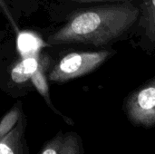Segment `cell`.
<instances>
[{
	"label": "cell",
	"instance_id": "1",
	"mask_svg": "<svg viewBox=\"0 0 155 154\" xmlns=\"http://www.w3.org/2000/svg\"><path fill=\"white\" fill-rule=\"evenodd\" d=\"M138 3H106L77 7L57 18L63 24L47 37L48 45L84 44L104 46L137 30Z\"/></svg>",
	"mask_w": 155,
	"mask_h": 154
},
{
	"label": "cell",
	"instance_id": "2",
	"mask_svg": "<svg viewBox=\"0 0 155 154\" xmlns=\"http://www.w3.org/2000/svg\"><path fill=\"white\" fill-rule=\"evenodd\" d=\"M114 53L110 50L70 53L53 67L48 78L54 83H64L81 77L97 69Z\"/></svg>",
	"mask_w": 155,
	"mask_h": 154
},
{
	"label": "cell",
	"instance_id": "3",
	"mask_svg": "<svg viewBox=\"0 0 155 154\" xmlns=\"http://www.w3.org/2000/svg\"><path fill=\"white\" fill-rule=\"evenodd\" d=\"M125 110L130 121L135 125L143 127L155 125V79L128 98Z\"/></svg>",
	"mask_w": 155,
	"mask_h": 154
},
{
	"label": "cell",
	"instance_id": "4",
	"mask_svg": "<svg viewBox=\"0 0 155 154\" xmlns=\"http://www.w3.org/2000/svg\"><path fill=\"white\" fill-rule=\"evenodd\" d=\"M140 18L137 25L142 42L147 47H155V0H140Z\"/></svg>",
	"mask_w": 155,
	"mask_h": 154
},
{
	"label": "cell",
	"instance_id": "5",
	"mask_svg": "<svg viewBox=\"0 0 155 154\" xmlns=\"http://www.w3.org/2000/svg\"><path fill=\"white\" fill-rule=\"evenodd\" d=\"M40 154H83L81 138L74 133H59L45 144Z\"/></svg>",
	"mask_w": 155,
	"mask_h": 154
},
{
	"label": "cell",
	"instance_id": "6",
	"mask_svg": "<svg viewBox=\"0 0 155 154\" xmlns=\"http://www.w3.org/2000/svg\"><path fill=\"white\" fill-rule=\"evenodd\" d=\"M16 50L22 58L38 56L42 50L48 46L46 40H44L37 33L30 30L16 32Z\"/></svg>",
	"mask_w": 155,
	"mask_h": 154
},
{
	"label": "cell",
	"instance_id": "7",
	"mask_svg": "<svg viewBox=\"0 0 155 154\" xmlns=\"http://www.w3.org/2000/svg\"><path fill=\"white\" fill-rule=\"evenodd\" d=\"M4 13L11 21L13 26L21 17H28L37 12L40 6V0H0ZM15 31L17 28L15 27Z\"/></svg>",
	"mask_w": 155,
	"mask_h": 154
},
{
	"label": "cell",
	"instance_id": "8",
	"mask_svg": "<svg viewBox=\"0 0 155 154\" xmlns=\"http://www.w3.org/2000/svg\"><path fill=\"white\" fill-rule=\"evenodd\" d=\"M140 0H48L50 15L55 19L61 15L77 7L106 3H138Z\"/></svg>",
	"mask_w": 155,
	"mask_h": 154
},
{
	"label": "cell",
	"instance_id": "9",
	"mask_svg": "<svg viewBox=\"0 0 155 154\" xmlns=\"http://www.w3.org/2000/svg\"><path fill=\"white\" fill-rule=\"evenodd\" d=\"M44 59V54L38 56L22 58L11 70V78L16 84H24L33 77L40 68Z\"/></svg>",
	"mask_w": 155,
	"mask_h": 154
},
{
	"label": "cell",
	"instance_id": "10",
	"mask_svg": "<svg viewBox=\"0 0 155 154\" xmlns=\"http://www.w3.org/2000/svg\"><path fill=\"white\" fill-rule=\"evenodd\" d=\"M24 122L18 124L3 139H0V154H24Z\"/></svg>",
	"mask_w": 155,
	"mask_h": 154
},
{
	"label": "cell",
	"instance_id": "11",
	"mask_svg": "<svg viewBox=\"0 0 155 154\" xmlns=\"http://www.w3.org/2000/svg\"><path fill=\"white\" fill-rule=\"evenodd\" d=\"M51 57L47 54H44V59L42 62V64L40 68L37 70V72L33 75L31 78V82L37 90V92L45 99L46 103L51 106L50 103V98H49V88H48V84L45 78V73L48 67L51 64Z\"/></svg>",
	"mask_w": 155,
	"mask_h": 154
},
{
	"label": "cell",
	"instance_id": "12",
	"mask_svg": "<svg viewBox=\"0 0 155 154\" xmlns=\"http://www.w3.org/2000/svg\"><path fill=\"white\" fill-rule=\"evenodd\" d=\"M20 113L19 108L15 106L3 117L0 123V139L6 136L18 124Z\"/></svg>",
	"mask_w": 155,
	"mask_h": 154
}]
</instances>
